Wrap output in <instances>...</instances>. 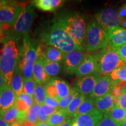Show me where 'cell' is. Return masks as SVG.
I'll use <instances>...</instances> for the list:
<instances>
[{
	"instance_id": "40",
	"label": "cell",
	"mask_w": 126,
	"mask_h": 126,
	"mask_svg": "<svg viewBox=\"0 0 126 126\" xmlns=\"http://www.w3.org/2000/svg\"><path fill=\"white\" fill-rule=\"evenodd\" d=\"M114 49V48H113ZM120 56L121 59L126 63V44L114 49Z\"/></svg>"
},
{
	"instance_id": "8",
	"label": "cell",
	"mask_w": 126,
	"mask_h": 126,
	"mask_svg": "<svg viewBox=\"0 0 126 126\" xmlns=\"http://www.w3.org/2000/svg\"><path fill=\"white\" fill-rule=\"evenodd\" d=\"M36 15L33 4L32 3L28 5L19 15L15 25H14V35L12 36L16 38L19 39L22 36L23 37L29 34V32Z\"/></svg>"
},
{
	"instance_id": "38",
	"label": "cell",
	"mask_w": 126,
	"mask_h": 126,
	"mask_svg": "<svg viewBox=\"0 0 126 126\" xmlns=\"http://www.w3.org/2000/svg\"><path fill=\"white\" fill-rule=\"evenodd\" d=\"M45 105L59 109V100L57 98L47 96L45 102Z\"/></svg>"
},
{
	"instance_id": "15",
	"label": "cell",
	"mask_w": 126,
	"mask_h": 126,
	"mask_svg": "<svg viewBox=\"0 0 126 126\" xmlns=\"http://www.w3.org/2000/svg\"><path fill=\"white\" fill-rule=\"evenodd\" d=\"M103 116V115L95 109L91 113L74 118L72 126H97Z\"/></svg>"
},
{
	"instance_id": "39",
	"label": "cell",
	"mask_w": 126,
	"mask_h": 126,
	"mask_svg": "<svg viewBox=\"0 0 126 126\" xmlns=\"http://www.w3.org/2000/svg\"><path fill=\"white\" fill-rule=\"evenodd\" d=\"M15 106L19 111H25L27 112L28 110L29 109V106L26 104L24 100H20V99H17L16 102Z\"/></svg>"
},
{
	"instance_id": "48",
	"label": "cell",
	"mask_w": 126,
	"mask_h": 126,
	"mask_svg": "<svg viewBox=\"0 0 126 126\" xmlns=\"http://www.w3.org/2000/svg\"><path fill=\"white\" fill-rule=\"evenodd\" d=\"M9 126L10 125H9L7 123L5 122L4 119L0 116V126Z\"/></svg>"
},
{
	"instance_id": "30",
	"label": "cell",
	"mask_w": 126,
	"mask_h": 126,
	"mask_svg": "<svg viewBox=\"0 0 126 126\" xmlns=\"http://www.w3.org/2000/svg\"><path fill=\"white\" fill-rule=\"evenodd\" d=\"M78 94L79 93L76 89L74 88H72L70 93L67 96L59 100V110H65Z\"/></svg>"
},
{
	"instance_id": "25",
	"label": "cell",
	"mask_w": 126,
	"mask_h": 126,
	"mask_svg": "<svg viewBox=\"0 0 126 126\" xmlns=\"http://www.w3.org/2000/svg\"><path fill=\"white\" fill-rule=\"evenodd\" d=\"M70 117L67 114L64 110H59L54 114L48 117L47 123L51 126H58L65 122Z\"/></svg>"
},
{
	"instance_id": "13",
	"label": "cell",
	"mask_w": 126,
	"mask_h": 126,
	"mask_svg": "<svg viewBox=\"0 0 126 126\" xmlns=\"http://www.w3.org/2000/svg\"><path fill=\"white\" fill-rule=\"evenodd\" d=\"M99 78L100 77L96 74L79 78L75 82L73 88H74L79 94L85 97H89L94 91Z\"/></svg>"
},
{
	"instance_id": "24",
	"label": "cell",
	"mask_w": 126,
	"mask_h": 126,
	"mask_svg": "<svg viewBox=\"0 0 126 126\" xmlns=\"http://www.w3.org/2000/svg\"><path fill=\"white\" fill-rule=\"evenodd\" d=\"M95 109L94 99L91 98L90 97H86L84 101L82 103L76 112L74 114L73 119L77 117V116H80V115L85 114L91 113Z\"/></svg>"
},
{
	"instance_id": "20",
	"label": "cell",
	"mask_w": 126,
	"mask_h": 126,
	"mask_svg": "<svg viewBox=\"0 0 126 126\" xmlns=\"http://www.w3.org/2000/svg\"><path fill=\"white\" fill-rule=\"evenodd\" d=\"M63 2L62 0H36L32 4L43 11L53 12L59 8Z\"/></svg>"
},
{
	"instance_id": "26",
	"label": "cell",
	"mask_w": 126,
	"mask_h": 126,
	"mask_svg": "<svg viewBox=\"0 0 126 126\" xmlns=\"http://www.w3.org/2000/svg\"><path fill=\"white\" fill-rule=\"evenodd\" d=\"M125 110L115 105L111 109L106 113L119 125L125 122Z\"/></svg>"
},
{
	"instance_id": "53",
	"label": "cell",
	"mask_w": 126,
	"mask_h": 126,
	"mask_svg": "<svg viewBox=\"0 0 126 126\" xmlns=\"http://www.w3.org/2000/svg\"><path fill=\"white\" fill-rule=\"evenodd\" d=\"M119 126H126V122H124L123 123L120 124Z\"/></svg>"
},
{
	"instance_id": "18",
	"label": "cell",
	"mask_w": 126,
	"mask_h": 126,
	"mask_svg": "<svg viewBox=\"0 0 126 126\" xmlns=\"http://www.w3.org/2000/svg\"><path fill=\"white\" fill-rule=\"evenodd\" d=\"M23 83L24 77L23 72L18 65L12 75L10 84V87L15 94L16 97H18L23 92Z\"/></svg>"
},
{
	"instance_id": "10",
	"label": "cell",
	"mask_w": 126,
	"mask_h": 126,
	"mask_svg": "<svg viewBox=\"0 0 126 126\" xmlns=\"http://www.w3.org/2000/svg\"><path fill=\"white\" fill-rule=\"evenodd\" d=\"M86 55L80 50H75L65 54L62 63L65 71L68 74H74Z\"/></svg>"
},
{
	"instance_id": "49",
	"label": "cell",
	"mask_w": 126,
	"mask_h": 126,
	"mask_svg": "<svg viewBox=\"0 0 126 126\" xmlns=\"http://www.w3.org/2000/svg\"><path fill=\"white\" fill-rule=\"evenodd\" d=\"M36 126H51L48 123L43 122H37L36 124Z\"/></svg>"
},
{
	"instance_id": "55",
	"label": "cell",
	"mask_w": 126,
	"mask_h": 126,
	"mask_svg": "<svg viewBox=\"0 0 126 126\" xmlns=\"http://www.w3.org/2000/svg\"><path fill=\"white\" fill-rule=\"evenodd\" d=\"M125 122H126V110L125 111Z\"/></svg>"
},
{
	"instance_id": "7",
	"label": "cell",
	"mask_w": 126,
	"mask_h": 126,
	"mask_svg": "<svg viewBox=\"0 0 126 126\" xmlns=\"http://www.w3.org/2000/svg\"><path fill=\"white\" fill-rule=\"evenodd\" d=\"M85 40L86 50L89 52L103 49L108 46L106 33L96 22H91L88 24Z\"/></svg>"
},
{
	"instance_id": "41",
	"label": "cell",
	"mask_w": 126,
	"mask_h": 126,
	"mask_svg": "<svg viewBox=\"0 0 126 126\" xmlns=\"http://www.w3.org/2000/svg\"><path fill=\"white\" fill-rule=\"evenodd\" d=\"M48 119V117L46 116L43 108L40 106V108H39V110L38 115H37V120H38V122L47 123Z\"/></svg>"
},
{
	"instance_id": "52",
	"label": "cell",
	"mask_w": 126,
	"mask_h": 126,
	"mask_svg": "<svg viewBox=\"0 0 126 126\" xmlns=\"http://www.w3.org/2000/svg\"><path fill=\"white\" fill-rule=\"evenodd\" d=\"M9 126H19V123L18 122H15Z\"/></svg>"
},
{
	"instance_id": "19",
	"label": "cell",
	"mask_w": 126,
	"mask_h": 126,
	"mask_svg": "<svg viewBox=\"0 0 126 126\" xmlns=\"http://www.w3.org/2000/svg\"><path fill=\"white\" fill-rule=\"evenodd\" d=\"M114 105L113 98L110 93L94 99L95 108L103 115L109 113Z\"/></svg>"
},
{
	"instance_id": "46",
	"label": "cell",
	"mask_w": 126,
	"mask_h": 126,
	"mask_svg": "<svg viewBox=\"0 0 126 126\" xmlns=\"http://www.w3.org/2000/svg\"><path fill=\"white\" fill-rule=\"evenodd\" d=\"M72 120H73V119H71V118H70V119H68L67 120H66L65 122L63 123L62 124H60V125L58 126H72Z\"/></svg>"
},
{
	"instance_id": "45",
	"label": "cell",
	"mask_w": 126,
	"mask_h": 126,
	"mask_svg": "<svg viewBox=\"0 0 126 126\" xmlns=\"http://www.w3.org/2000/svg\"><path fill=\"white\" fill-rule=\"evenodd\" d=\"M19 126H36V124H34L25 120H23L20 123Z\"/></svg>"
},
{
	"instance_id": "3",
	"label": "cell",
	"mask_w": 126,
	"mask_h": 126,
	"mask_svg": "<svg viewBox=\"0 0 126 126\" xmlns=\"http://www.w3.org/2000/svg\"><path fill=\"white\" fill-rule=\"evenodd\" d=\"M66 32L77 46L82 47L86 28L82 15L77 13L64 14L58 18Z\"/></svg>"
},
{
	"instance_id": "50",
	"label": "cell",
	"mask_w": 126,
	"mask_h": 126,
	"mask_svg": "<svg viewBox=\"0 0 126 126\" xmlns=\"http://www.w3.org/2000/svg\"><path fill=\"white\" fill-rule=\"evenodd\" d=\"M5 39L4 37H3V33H2V31L1 30V31H0V43H2V41H4L5 40Z\"/></svg>"
},
{
	"instance_id": "36",
	"label": "cell",
	"mask_w": 126,
	"mask_h": 126,
	"mask_svg": "<svg viewBox=\"0 0 126 126\" xmlns=\"http://www.w3.org/2000/svg\"><path fill=\"white\" fill-rule=\"evenodd\" d=\"M113 120L110 118L108 114H103V118L99 122L97 126H119Z\"/></svg>"
},
{
	"instance_id": "22",
	"label": "cell",
	"mask_w": 126,
	"mask_h": 126,
	"mask_svg": "<svg viewBox=\"0 0 126 126\" xmlns=\"http://www.w3.org/2000/svg\"><path fill=\"white\" fill-rule=\"evenodd\" d=\"M64 53L61 50L52 46H45L44 49V57L51 62L63 63L64 58Z\"/></svg>"
},
{
	"instance_id": "47",
	"label": "cell",
	"mask_w": 126,
	"mask_h": 126,
	"mask_svg": "<svg viewBox=\"0 0 126 126\" xmlns=\"http://www.w3.org/2000/svg\"><path fill=\"white\" fill-rule=\"evenodd\" d=\"M5 79L3 76L2 72L0 71V88L2 87L4 84H5Z\"/></svg>"
},
{
	"instance_id": "16",
	"label": "cell",
	"mask_w": 126,
	"mask_h": 126,
	"mask_svg": "<svg viewBox=\"0 0 126 126\" xmlns=\"http://www.w3.org/2000/svg\"><path fill=\"white\" fill-rule=\"evenodd\" d=\"M108 46L115 48L126 44V29L120 26L106 33Z\"/></svg>"
},
{
	"instance_id": "17",
	"label": "cell",
	"mask_w": 126,
	"mask_h": 126,
	"mask_svg": "<svg viewBox=\"0 0 126 126\" xmlns=\"http://www.w3.org/2000/svg\"><path fill=\"white\" fill-rule=\"evenodd\" d=\"M32 78L37 84H46L50 81L49 77L47 75L44 68L42 61L37 58L33 70Z\"/></svg>"
},
{
	"instance_id": "9",
	"label": "cell",
	"mask_w": 126,
	"mask_h": 126,
	"mask_svg": "<svg viewBox=\"0 0 126 126\" xmlns=\"http://www.w3.org/2000/svg\"><path fill=\"white\" fill-rule=\"evenodd\" d=\"M96 23L101 27L105 33L115 28L120 26L122 19L114 9L108 8L101 11L95 16Z\"/></svg>"
},
{
	"instance_id": "33",
	"label": "cell",
	"mask_w": 126,
	"mask_h": 126,
	"mask_svg": "<svg viewBox=\"0 0 126 126\" xmlns=\"http://www.w3.org/2000/svg\"><path fill=\"white\" fill-rule=\"evenodd\" d=\"M36 85H37V83L34 81L33 78L28 79H24L23 93L33 97Z\"/></svg>"
},
{
	"instance_id": "6",
	"label": "cell",
	"mask_w": 126,
	"mask_h": 126,
	"mask_svg": "<svg viewBox=\"0 0 126 126\" xmlns=\"http://www.w3.org/2000/svg\"><path fill=\"white\" fill-rule=\"evenodd\" d=\"M25 2L0 1V23L3 26L13 27L19 15L26 8Z\"/></svg>"
},
{
	"instance_id": "21",
	"label": "cell",
	"mask_w": 126,
	"mask_h": 126,
	"mask_svg": "<svg viewBox=\"0 0 126 126\" xmlns=\"http://www.w3.org/2000/svg\"><path fill=\"white\" fill-rule=\"evenodd\" d=\"M43 63V65L47 75L50 78L57 75L61 70V64L60 63L51 62L47 60L44 56L38 57Z\"/></svg>"
},
{
	"instance_id": "44",
	"label": "cell",
	"mask_w": 126,
	"mask_h": 126,
	"mask_svg": "<svg viewBox=\"0 0 126 126\" xmlns=\"http://www.w3.org/2000/svg\"><path fill=\"white\" fill-rule=\"evenodd\" d=\"M118 15L121 19L126 18V4L122 6L117 12Z\"/></svg>"
},
{
	"instance_id": "28",
	"label": "cell",
	"mask_w": 126,
	"mask_h": 126,
	"mask_svg": "<svg viewBox=\"0 0 126 126\" xmlns=\"http://www.w3.org/2000/svg\"><path fill=\"white\" fill-rule=\"evenodd\" d=\"M47 96L45 85L37 84L33 96L34 102L39 106H42L45 104Z\"/></svg>"
},
{
	"instance_id": "1",
	"label": "cell",
	"mask_w": 126,
	"mask_h": 126,
	"mask_svg": "<svg viewBox=\"0 0 126 126\" xmlns=\"http://www.w3.org/2000/svg\"><path fill=\"white\" fill-rule=\"evenodd\" d=\"M40 38L46 45L54 47L65 54L75 50H83L76 45L58 18L41 33Z\"/></svg>"
},
{
	"instance_id": "54",
	"label": "cell",
	"mask_w": 126,
	"mask_h": 126,
	"mask_svg": "<svg viewBox=\"0 0 126 126\" xmlns=\"http://www.w3.org/2000/svg\"><path fill=\"white\" fill-rule=\"evenodd\" d=\"M2 29V25L0 23V31Z\"/></svg>"
},
{
	"instance_id": "34",
	"label": "cell",
	"mask_w": 126,
	"mask_h": 126,
	"mask_svg": "<svg viewBox=\"0 0 126 126\" xmlns=\"http://www.w3.org/2000/svg\"><path fill=\"white\" fill-rule=\"evenodd\" d=\"M125 91H126V83L120 81L113 88L110 92V94L113 97L119 98Z\"/></svg>"
},
{
	"instance_id": "31",
	"label": "cell",
	"mask_w": 126,
	"mask_h": 126,
	"mask_svg": "<svg viewBox=\"0 0 126 126\" xmlns=\"http://www.w3.org/2000/svg\"><path fill=\"white\" fill-rule=\"evenodd\" d=\"M109 76L113 81L118 82L123 81L126 83V66L115 70L110 74Z\"/></svg>"
},
{
	"instance_id": "29",
	"label": "cell",
	"mask_w": 126,
	"mask_h": 126,
	"mask_svg": "<svg viewBox=\"0 0 126 126\" xmlns=\"http://www.w3.org/2000/svg\"><path fill=\"white\" fill-rule=\"evenodd\" d=\"M19 115V111L15 106L6 111L4 115L1 116V117L9 125H11L14 123L18 122Z\"/></svg>"
},
{
	"instance_id": "12",
	"label": "cell",
	"mask_w": 126,
	"mask_h": 126,
	"mask_svg": "<svg viewBox=\"0 0 126 126\" xmlns=\"http://www.w3.org/2000/svg\"><path fill=\"white\" fill-rule=\"evenodd\" d=\"M118 83V82L111 79L109 75L100 77L96 83L94 91L89 97L95 99L110 94L113 88L117 85Z\"/></svg>"
},
{
	"instance_id": "51",
	"label": "cell",
	"mask_w": 126,
	"mask_h": 126,
	"mask_svg": "<svg viewBox=\"0 0 126 126\" xmlns=\"http://www.w3.org/2000/svg\"><path fill=\"white\" fill-rule=\"evenodd\" d=\"M121 25H122L123 27L126 28V18L125 19L122 20V23H121Z\"/></svg>"
},
{
	"instance_id": "23",
	"label": "cell",
	"mask_w": 126,
	"mask_h": 126,
	"mask_svg": "<svg viewBox=\"0 0 126 126\" xmlns=\"http://www.w3.org/2000/svg\"><path fill=\"white\" fill-rule=\"evenodd\" d=\"M51 80L54 83L58 93V99H61L70 94L72 88L67 82L59 78H51Z\"/></svg>"
},
{
	"instance_id": "5",
	"label": "cell",
	"mask_w": 126,
	"mask_h": 126,
	"mask_svg": "<svg viewBox=\"0 0 126 126\" xmlns=\"http://www.w3.org/2000/svg\"><path fill=\"white\" fill-rule=\"evenodd\" d=\"M37 46L36 42L30 38L29 34L23 37L20 53L22 62L18 66L23 72L24 79L32 78L33 67L37 58Z\"/></svg>"
},
{
	"instance_id": "11",
	"label": "cell",
	"mask_w": 126,
	"mask_h": 126,
	"mask_svg": "<svg viewBox=\"0 0 126 126\" xmlns=\"http://www.w3.org/2000/svg\"><path fill=\"white\" fill-rule=\"evenodd\" d=\"M17 97L10 86L4 84L0 88V116L15 106Z\"/></svg>"
},
{
	"instance_id": "2",
	"label": "cell",
	"mask_w": 126,
	"mask_h": 126,
	"mask_svg": "<svg viewBox=\"0 0 126 126\" xmlns=\"http://www.w3.org/2000/svg\"><path fill=\"white\" fill-rule=\"evenodd\" d=\"M18 39L12 36L5 39L0 55V71L6 84L10 86L12 75L19 62L21 49Z\"/></svg>"
},
{
	"instance_id": "32",
	"label": "cell",
	"mask_w": 126,
	"mask_h": 126,
	"mask_svg": "<svg viewBox=\"0 0 126 126\" xmlns=\"http://www.w3.org/2000/svg\"><path fill=\"white\" fill-rule=\"evenodd\" d=\"M40 106H39V105H37V103L34 102L33 105L28 110L27 113H26V120L34 124H36L38 122L37 115H38Z\"/></svg>"
},
{
	"instance_id": "42",
	"label": "cell",
	"mask_w": 126,
	"mask_h": 126,
	"mask_svg": "<svg viewBox=\"0 0 126 126\" xmlns=\"http://www.w3.org/2000/svg\"><path fill=\"white\" fill-rule=\"evenodd\" d=\"M40 106L43 108V109L44 110V111H45L46 114V116L48 117H50V116H51L52 114H53L54 113H56V111H57L58 110H59L58 109L52 108V107L48 106H47V105H45V104Z\"/></svg>"
},
{
	"instance_id": "37",
	"label": "cell",
	"mask_w": 126,
	"mask_h": 126,
	"mask_svg": "<svg viewBox=\"0 0 126 126\" xmlns=\"http://www.w3.org/2000/svg\"><path fill=\"white\" fill-rule=\"evenodd\" d=\"M17 99H20V100H23L26 102V104L28 105V106H29L30 108L33 105L34 103V98L33 96L28 95V94H25V93H22L20 96H19L18 97H17Z\"/></svg>"
},
{
	"instance_id": "35",
	"label": "cell",
	"mask_w": 126,
	"mask_h": 126,
	"mask_svg": "<svg viewBox=\"0 0 126 126\" xmlns=\"http://www.w3.org/2000/svg\"><path fill=\"white\" fill-rule=\"evenodd\" d=\"M46 92L47 96L58 99V93L54 83L50 80L45 85Z\"/></svg>"
},
{
	"instance_id": "14",
	"label": "cell",
	"mask_w": 126,
	"mask_h": 126,
	"mask_svg": "<svg viewBox=\"0 0 126 126\" xmlns=\"http://www.w3.org/2000/svg\"><path fill=\"white\" fill-rule=\"evenodd\" d=\"M97 71L98 64L94 57L90 54H86L81 65L77 68L75 74L79 78H82L96 74Z\"/></svg>"
},
{
	"instance_id": "27",
	"label": "cell",
	"mask_w": 126,
	"mask_h": 126,
	"mask_svg": "<svg viewBox=\"0 0 126 126\" xmlns=\"http://www.w3.org/2000/svg\"><path fill=\"white\" fill-rule=\"evenodd\" d=\"M86 97L79 94H77L76 96L72 100V102H71L68 108L65 110H64L67 114L68 116V117L73 118L74 114L76 112L82 103L84 101Z\"/></svg>"
},
{
	"instance_id": "43",
	"label": "cell",
	"mask_w": 126,
	"mask_h": 126,
	"mask_svg": "<svg viewBox=\"0 0 126 126\" xmlns=\"http://www.w3.org/2000/svg\"><path fill=\"white\" fill-rule=\"evenodd\" d=\"M117 106H120L124 110H126V91H125L122 95L119 97Z\"/></svg>"
},
{
	"instance_id": "4",
	"label": "cell",
	"mask_w": 126,
	"mask_h": 126,
	"mask_svg": "<svg viewBox=\"0 0 126 126\" xmlns=\"http://www.w3.org/2000/svg\"><path fill=\"white\" fill-rule=\"evenodd\" d=\"M94 57L98 64L96 75L99 77L110 75L116 69L126 66V63L121 59L117 52L108 46Z\"/></svg>"
}]
</instances>
